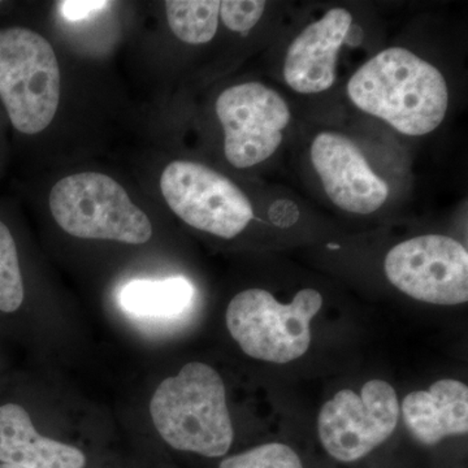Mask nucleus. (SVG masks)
Instances as JSON below:
<instances>
[{
    "instance_id": "f257e3e1",
    "label": "nucleus",
    "mask_w": 468,
    "mask_h": 468,
    "mask_svg": "<svg viewBox=\"0 0 468 468\" xmlns=\"http://www.w3.org/2000/svg\"><path fill=\"white\" fill-rule=\"evenodd\" d=\"M347 95L363 112L414 137L439 128L449 106L442 73L403 48L369 58L347 82Z\"/></svg>"
},
{
    "instance_id": "f03ea898",
    "label": "nucleus",
    "mask_w": 468,
    "mask_h": 468,
    "mask_svg": "<svg viewBox=\"0 0 468 468\" xmlns=\"http://www.w3.org/2000/svg\"><path fill=\"white\" fill-rule=\"evenodd\" d=\"M150 414L159 435L176 451L215 458L232 446L226 387L205 363H187L177 377L165 378L151 399Z\"/></svg>"
},
{
    "instance_id": "7ed1b4c3",
    "label": "nucleus",
    "mask_w": 468,
    "mask_h": 468,
    "mask_svg": "<svg viewBox=\"0 0 468 468\" xmlns=\"http://www.w3.org/2000/svg\"><path fill=\"white\" fill-rule=\"evenodd\" d=\"M0 98L21 133L51 124L60 101V69L45 37L26 27L0 30Z\"/></svg>"
},
{
    "instance_id": "20e7f679",
    "label": "nucleus",
    "mask_w": 468,
    "mask_h": 468,
    "mask_svg": "<svg viewBox=\"0 0 468 468\" xmlns=\"http://www.w3.org/2000/svg\"><path fill=\"white\" fill-rule=\"evenodd\" d=\"M50 208L61 229L77 239L143 245L153 234L149 218L124 187L97 172L68 176L55 184Z\"/></svg>"
},
{
    "instance_id": "39448f33",
    "label": "nucleus",
    "mask_w": 468,
    "mask_h": 468,
    "mask_svg": "<svg viewBox=\"0 0 468 468\" xmlns=\"http://www.w3.org/2000/svg\"><path fill=\"white\" fill-rule=\"evenodd\" d=\"M315 289H302L291 304H282L263 289H248L230 301L227 326L251 358L288 363L310 347V322L322 309Z\"/></svg>"
},
{
    "instance_id": "423d86ee",
    "label": "nucleus",
    "mask_w": 468,
    "mask_h": 468,
    "mask_svg": "<svg viewBox=\"0 0 468 468\" xmlns=\"http://www.w3.org/2000/svg\"><path fill=\"white\" fill-rule=\"evenodd\" d=\"M160 189L185 223L221 239L239 236L254 218L245 193L226 176L201 163H171L160 177Z\"/></svg>"
},
{
    "instance_id": "0eeeda50",
    "label": "nucleus",
    "mask_w": 468,
    "mask_h": 468,
    "mask_svg": "<svg viewBox=\"0 0 468 468\" xmlns=\"http://www.w3.org/2000/svg\"><path fill=\"white\" fill-rule=\"evenodd\" d=\"M399 411V397L387 381H368L360 396L341 390L320 411V441L335 460L358 461L392 436Z\"/></svg>"
},
{
    "instance_id": "6e6552de",
    "label": "nucleus",
    "mask_w": 468,
    "mask_h": 468,
    "mask_svg": "<svg viewBox=\"0 0 468 468\" xmlns=\"http://www.w3.org/2000/svg\"><path fill=\"white\" fill-rule=\"evenodd\" d=\"M388 280L414 300L452 306L468 301L467 249L441 234L399 243L385 260Z\"/></svg>"
},
{
    "instance_id": "1a4fd4ad",
    "label": "nucleus",
    "mask_w": 468,
    "mask_h": 468,
    "mask_svg": "<svg viewBox=\"0 0 468 468\" xmlns=\"http://www.w3.org/2000/svg\"><path fill=\"white\" fill-rule=\"evenodd\" d=\"M217 113L223 125L224 153L233 167L266 162L282 143L291 110L279 92L261 82H246L221 92Z\"/></svg>"
},
{
    "instance_id": "9d476101",
    "label": "nucleus",
    "mask_w": 468,
    "mask_h": 468,
    "mask_svg": "<svg viewBox=\"0 0 468 468\" xmlns=\"http://www.w3.org/2000/svg\"><path fill=\"white\" fill-rule=\"evenodd\" d=\"M311 162L326 196L344 211L372 214L389 196L388 184L372 171L359 147L343 134L322 132L316 135Z\"/></svg>"
},
{
    "instance_id": "9b49d317",
    "label": "nucleus",
    "mask_w": 468,
    "mask_h": 468,
    "mask_svg": "<svg viewBox=\"0 0 468 468\" xmlns=\"http://www.w3.org/2000/svg\"><path fill=\"white\" fill-rule=\"evenodd\" d=\"M353 16L347 9L332 8L310 24L286 51L284 79L292 90L316 94L335 81L338 52L350 32Z\"/></svg>"
},
{
    "instance_id": "f8f14e48",
    "label": "nucleus",
    "mask_w": 468,
    "mask_h": 468,
    "mask_svg": "<svg viewBox=\"0 0 468 468\" xmlns=\"http://www.w3.org/2000/svg\"><path fill=\"white\" fill-rule=\"evenodd\" d=\"M402 415L410 433L423 445L433 446L445 437L466 435L467 385L440 380L428 390L410 393L403 399Z\"/></svg>"
},
{
    "instance_id": "ddd939ff",
    "label": "nucleus",
    "mask_w": 468,
    "mask_h": 468,
    "mask_svg": "<svg viewBox=\"0 0 468 468\" xmlns=\"http://www.w3.org/2000/svg\"><path fill=\"white\" fill-rule=\"evenodd\" d=\"M0 462L20 468H85L84 452L41 436L27 410L16 403L0 406Z\"/></svg>"
},
{
    "instance_id": "4468645a",
    "label": "nucleus",
    "mask_w": 468,
    "mask_h": 468,
    "mask_svg": "<svg viewBox=\"0 0 468 468\" xmlns=\"http://www.w3.org/2000/svg\"><path fill=\"white\" fill-rule=\"evenodd\" d=\"M193 297V285L184 277L158 282L134 280L120 292V304L133 315L168 318L184 313Z\"/></svg>"
},
{
    "instance_id": "2eb2a0df",
    "label": "nucleus",
    "mask_w": 468,
    "mask_h": 468,
    "mask_svg": "<svg viewBox=\"0 0 468 468\" xmlns=\"http://www.w3.org/2000/svg\"><path fill=\"white\" fill-rule=\"evenodd\" d=\"M165 11L169 27L185 43L203 45L217 34L220 17L218 0H169Z\"/></svg>"
},
{
    "instance_id": "dca6fc26",
    "label": "nucleus",
    "mask_w": 468,
    "mask_h": 468,
    "mask_svg": "<svg viewBox=\"0 0 468 468\" xmlns=\"http://www.w3.org/2000/svg\"><path fill=\"white\" fill-rule=\"evenodd\" d=\"M24 301L23 276L14 237L0 221V311L15 313Z\"/></svg>"
},
{
    "instance_id": "f3484780",
    "label": "nucleus",
    "mask_w": 468,
    "mask_h": 468,
    "mask_svg": "<svg viewBox=\"0 0 468 468\" xmlns=\"http://www.w3.org/2000/svg\"><path fill=\"white\" fill-rule=\"evenodd\" d=\"M220 468H303L297 452L284 443L258 446L221 462Z\"/></svg>"
},
{
    "instance_id": "a211bd4d",
    "label": "nucleus",
    "mask_w": 468,
    "mask_h": 468,
    "mask_svg": "<svg viewBox=\"0 0 468 468\" xmlns=\"http://www.w3.org/2000/svg\"><path fill=\"white\" fill-rule=\"evenodd\" d=\"M266 2L258 0H226L220 2V16L228 29L237 33H248L260 23Z\"/></svg>"
},
{
    "instance_id": "6ab92c4d",
    "label": "nucleus",
    "mask_w": 468,
    "mask_h": 468,
    "mask_svg": "<svg viewBox=\"0 0 468 468\" xmlns=\"http://www.w3.org/2000/svg\"><path fill=\"white\" fill-rule=\"evenodd\" d=\"M110 5V2H104V0L101 2L100 0H67V2L58 3V8L68 20L77 21L89 17Z\"/></svg>"
},
{
    "instance_id": "aec40b11",
    "label": "nucleus",
    "mask_w": 468,
    "mask_h": 468,
    "mask_svg": "<svg viewBox=\"0 0 468 468\" xmlns=\"http://www.w3.org/2000/svg\"><path fill=\"white\" fill-rule=\"evenodd\" d=\"M0 468H20L16 466H9V464H0Z\"/></svg>"
}]
</instances>
